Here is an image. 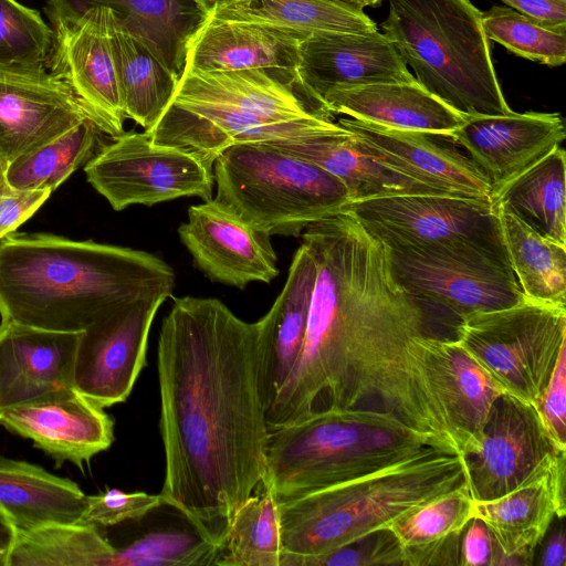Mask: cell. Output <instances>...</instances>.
<instances>
[{
	"label": "cell",
	"instance_id": "cell-1",
	"mask_svg": "<svg viewBox=\"0 0 566 566\" xmlns=\"http://www.w3.org/2000/svg\"><path fill=\"white\" fill-rule=\"evenodd\" d=\"M302 243L316 279L301 353L266 410L269 430L365 410L451 441L429 348L439 336L394 279L387 247L348 212L311 224Z\"/></svg>",
	"mask_w": 566,
	"mask_h": 566
},
{
	"label": "cell",
	"instance_id": "cell-2",
	"mask_svg": "<svg viewBox=\"0 0 566 566\" xmlns=\"http://www.w3.org/2000/svg\"><path fill=\"white\" fill-rule=\"evenodd\" d=\"M157 368L163 504L221 549L234 512L265 472L256 322L213 297H175L160 327Z\"/></svg>",
	"mask_w": 566,
	"mask_h": 566
},
{
	"label": "cell",
	"instance_id": "cell-3",
	"mask_svg": "<svg viewBox=\"0 0 566 566\" xmlns=\"http://www.w3.org/2000/svg\"><path fill=\"white\" fill-rule=\"evenodd\" d=\"M174 287L172 268L146 251L44 233L0 239L1 323L82 332L129 301Z\"/></svg>",
	"mask_w": 566,
	"mask_h": 566
},
{
	"label": "cell",
	"instance_id": "cell-4",
	"mask_svg": "<svg viewBox=\"0 0 566 566\" xmlns=\"http://www.w3.org/2000/svg\"><path fill=\"white\" fill-rule=\"evenodd\" d=\"M462 488H468L463 454L433 448L279 503L283 554L323 555Z\"/></svg>",
	"mask_w": 566,
	"mask_h": 566
},
{
	"label": "cell",
	"instance_id": "cell-5",
	"mask_svg": "<svg viewBox=\"0 0 566 566\" xmlns=\"http://www.w3.org/2000/svg\"><path fill=\"white\" fill-rule=\"evenodd\" d=\"M433 448L457 449L388 413L325 412L269 431L265 472L259 486L282 503Z\"/></svg>",
	"mask_w": 566,
	"mask_h": 566
},
{
	"label": "cell",
	"instance_id": "cell-6",
	"mask_svg": "<svg viewBox=\"0 0 566 566\" xmlns=\"http://www.w3.org/2000/svg\"><path fill=\"white\" fill-rule=\"evenodd\" d=\"M380 27L417 83L464 118L513 113L470 0H388Z\"/></svg>",
	"mask_w": 566,
	"mask_h": 566
},
{
	"label": "cell",
	"instance_id": "cell-7",
	"mask_svg": "<svg viewBox=\"0 0 566 566\" xmlns=\"http://www.w3.org/2000/svg\"><path fill=\"white\" fill-rule=\"evenodd\" d=\"M214 200L268 235L298 237L344 212L346 186L319 166L269 143L237 144L212 165Z\"/></svg>",
	"mask_w": 566,
	"mask_h": 566
},
{
	"label": "cell",
	"instance_id": "cell-8",
	"mask_svg": "<svg viewBox=\"0 0 566 566\" xmlns=\"http://www.w3.org/2000/svg\"><path fill=\"white\" fill-rule=\"evenodd\" d=\"M344 212L391 251L510 263L491 198L399 195L352 201Z\"/></svg>",
	"mask_w": 566,
	"mask_h": 566
},
{
	"label": "cell",
	"instance_id": "cell-9",
	"mask_svg": "<svg viewBox=\"0 0 566 566\" xmlns=\"http://www.w3.org/2000/svg\"><path fill=\"white\" fill-rule=\"evenodd\" d=\"M454 340L503 392L534 403L566 346V307L526 298L465 318Z\"/></svg>",
	"mask_w": 566,
	"mask_h": 566
},
{
	"label": "cell",
	"instance_id": "cell-10",
	"mask_svg": "<svg viewBox=\"0 0 566 566\" xmlns=\"http://www.w3.org/2000/svg\"><path fill=\"white\" fill-rule=\"evenodd\" d=\"M388 251L396 282L433 331V325L444 326L453 339L465 318L526 300L511 264L502 260Z\"/></svg>",
	"mask_w": 566,
	"mask_h": 566
},
{
	"label": "cell",
	"instance_id": "cell-11",
	"mask_svg": "<svg viewBox=\"0 0 566 566\" xmlns=\"http://www.w3.org/2000/svg\"><path fill=\"white\" fill-rule=\"evenodd\" d=\"M84 171L115 211L181 197L212 199V166L190 150L153 143L145 130L112 137Z\"/></svg>",
	"mask_w": 566,
	"mask_h": 566
},
{
	"label": "cell",
	"instance_id": "cell-12",
	"mask_svg": "<svg viewBox=\"0 0 566 566\" xmlns=\"http://www.w3.org/2000/svg\"><path fill=\"white\" fill-rule=\"evenodd\" d=\"M566 454L548 434L533 402L501 392L485 420L478 449L464 457L469 495L490 501L547 472Z\"/></svg>",
	"mask_w": 566,
	"mask_h": 566
},
{
	"label": "cell",
	"instance_id": "cell-13",
	"mask_svg": "<svg viewBox=\"0 0 566 566\" xmlns=\"http://www.w3.org/2000/svg\"><path fill=\"white\" fill-rule=\"evenodd\" d=\"M167 293L129 301L81 332L73 387L102 408L126 401L146 364L148 335Z\"/></svg>",
	"mask_w": 566,
	"mask_h": 566
},
{
	"label": "cell",
	"instance_id": "cell-14",
	"mask_svg": "<svg viewBox=\"0 0 566 566\" xmlns=\"http://www.w3.org/2000/svg\"><path fill=\"white\" fill-rule=\"evenodd\" d=\"M113 10L96 6L75 20L53 25L46 61L96 118L104 134L124 133L126 118L111 43Z\"/></svg>",
	"mask_w": 566,
	"mask_h": 566
},
{
	"label": "cell",
	"instance_id": "cell-15",
	"mask_svg": "<svg viewBox=\"0 0 566 566\" xmlns=\"http://www.w3.org/2000/svg\"><path fill=\"white\" fill-rule=\"evenodd\" d=\"M86 118L98 126L70 86L44 65H0V156L6 166Z\"/></svg>",
	"mask_w": 566,
	"mask_h": 566
},
{
	"label": "cell",
	"instance_id": "cell-16",
	"mask_svg": "<svg viewBox=\"0 0 566 566\" xmlns=\"http://www.w3.org/2000/svg\"><path fill=\"white\" fill-rule=\"evenodd\" d=\"M178 234L211 281L244 289L252 282L270 283L280 273L270 235L214 199L190 206Z\"/></svg>",
	"mask_w": 566,
	"mask_h": 566
},
{
	"label": "cell",
	"instance_id": "cell-17",
	"mask_svg": "<svg viewBox=\"0 0 566 566\" xmlns=\"http://www.w3.org/2000/svg\"><path fill=\"white\" fill-rule=\"evenodd\" d=\"M0 424L30 439L56 468L71 462L82 469L114 441L113 419L74 387L1 409Z\"/></svg>",
	"mask_w": 566,
	"mask_h": 566
},
{
	"label": "cell",
	"instance_id": "cell-18",
	"mask_svg": "<svg viewBox=\"0 0 566 566\" xmlns=\"http://www.w3.org/2000/svg\"><path fill=\"white\" fill-rule=\"evenodd\" d=\"M359 148L385 167L452 196L491 198V189L470 158L434 135L339 118Z\"/></svg>",
	"mask_w": 566,
	"mask_h": 566
},
{
	"label": "cell",
	"instance_id": "cell-19",
	"mask_svg": "<svg viewBox=\"0 0 566 566\" xmlns=\"http://www.w3.org/2000/svg\"><path fill=\"white\" fill-rule=\"evenodd\" d=\"M332 122L312 117L276 123L221 106L171 101L147 133L153 143L190 150L212 166L233 145L295 142Z\"/></svg>",
	"mask_w": 566,
	"mask_h": 566
},
{
	"label": "cell",
	"instance_id": "cell-20",
	"mask_svg": "<svg viewBox=\"0 0 566 566\" xmlns=\"http://www.w3.org/2000/svg\"><path fill=\"white\" fill-rule=\"evenodd\" d=\"M486 179L491 197L560 146L566 137L559 113H511L468 117L451 135Z\"/></svg>",
	"mask_w": 566,
	"mask_h": 566
},
{
	"label": "cell",
	"instance_id": "cell-21",
	"mask_svg": "<svg viewBox=\"0 0 566 566\" xmlns=\"http://www.w3.org/2000/svg\"><path fill=\"white\" fill-rule=\"evenodd\" d=\"M298 75L308 94L323 106L324 95L335 88L417 82L394 43L379 31L306 36L300 44Z\"/></svg>",
	"mask_w": 566,
	"mask_h": 566
},
{
	"label": "cell",
	"instance_id": "cell-22",
	"mask_svg": "<svg viewBox=\"0 0 566 566\" xmlns=\"http://www.w3.org/2000/svg\"><path fill=\"white\" fill-rule=\"evenodd\" d=\"M171 101L221 106L276 123L334 118L308 94L301 78L262 70H185Z\"/></svg>",
	"mask_w": 566,
	"mask_h": 566
},
{
	"label": "cell",
	"instance_id": "cell-23",
	"mask_svg": "<svg viewBox=\"0 0 566 566\" xmlns=\"http://www.w3.org/2000/svg\"><path fill=\"white\" fill-rule=\"evenodd\" d=\"M81 332L0 324V410L73 387Z\"/></svg>",
	"mask_w": 566,
	"mask_h": 566
},
{
	"label": "cell",
	"instance_id": "cell-24",
	"mask_svg": "<svg viewBox=\"0 0 566 566\" xmlns=\"http://www.w3.org/2000/svg\"><path fill=\"white\" fill-rule=\"evenodd\" d=\"M303 39L264 24L210 17L188 45L185 70H262L296 77Z\"/></svg>",
	"mask_w": 566,
	"mask_h": 566
},
{
	"label": "cell",
	"instance_id": "cell-25",
	"mask_svg": "<svg viewBox=\"0 0 566 566\" xmlns=\"http://www.w3.org/2000/svg\"><path fill=\"white\" fill-rule=\"evenodd\" d=\"M315 279V262L302 243L294 253L283 290L256 322L259 379L266 410L301 353Z\"/></svg>",
	"mask_w": 566,
	"mask_h": 566
},
{
	"label": "cell",
	"instance_id": "cell-26",
	"mask_svg": "<svg viewBox=\"0 0 566 566\" xmlns=\"http://www.w3.org/2000/svg\"><path fill=\"white\" fill-rule=\"evenodd\" d=\"M565 461L566 454L547 472L497 499L472 501L471 516L486 525L503 554L533 560L553 521L564 518Z\"/></svg>",
	"mask_w": 566,
	"mask_h": 566
},
{
	"label": "cell",
	"instance_id": "cell-27",
	"mask_svg": "<svg viewBox=\"0 0 566 566\" xmlns=\"http://www.w3.org/2000/svg\"><path fill=\"white\" fill-rule=\"evenodd\" d=\"M96 6L113 9L179 80L189 42L209 18L193 0H48L45 10L54 25Z\"/></svg>",
	"mask_w": 566,
	"mask_h": 566
},
{
	"label": "cell",
	"instance_id": "cell-28",
	"mask_svg": "<svg viewBox=\"0 0 566 566\" xmlns=\"http://www.w3.org/2000/svg\"><path fill=\"white\" fill-rule=\"evenodd\" d=\"M332 114L379 126L434 135H451L465 118L419 83L395 82L335 88L323 97Z\"/></svg>",
	"mask_w": 566,
	"mask_h": 566
},
{
	"label": "cell",
	"instance_id": "cell-29",
	"mask_svg": "<svg viewBox=\"0 0 566 566\" xmlns=\"http://www.w3.org/2000/svg\"><path fill=\"white\" fill-rule=\"evenodd\" d=\"M269 144L311 161L338 178L346 186L352 201L399 195L452 196L377 163L359 148L353 135L337 122L304 139Z\"/></svg>",
	"mask_w": 566,
	"mask_h": 566
},
{
	"label": "cell",
	"instance_id": "cell-30",
	"mask_svg": "<svg viewBox=\"0 0 566 566\" xmlns=\"http://www.w3.org/2000/svg\"><path fill=\"white\" fill-rule=\"evenodd\" d=\"M429 346L453 439L468 455L478 449L491 406L503 391L454 339L431 337Z\"/></svg>",
	"mask_w": 566,
	"mask_h": 566
},
{
	"label": "cell",
	"instance_id": "cell-31",
	"mask_svg": "<svg viewBox=\"0 0 566 566\" xmlns=\"http://www.w3.org/2000/svg\"><path fill=\"white\" fill-rule=\"evenodd\" d=\"M86 494L70 479L0 455V509L18 530L78 523Z\"/></svg>",
	"mask_w": 566,
	"mask_h": 566
},
{
	"label": "cell",
	"instance_id": "cell-32",
	"mask_svg": "<svg viewBox=\"0 0 566 566\" xmlns=\"http://www.w3.org/2000/svg\"><path fill=\"white\" fill-rule=\"evenodd\" d=\"M111 43L125 116L148 132L171 102L179 77L114 10Z\"/></svg>",
	"mask_w": 566,
	"mask_h": 566
},
{
	"label": "cell",
	"instance_id": "cell-33",
	"mask_svg": "<svg viewBox=\"0 0 566 566\" xmlns=\"http://www.w3.org/2000/svg\"><path fill=\"white\" fill-rule=\"evenodd\" d=\"M566 156L560 146L509 181L491 200L539 235L566 245Z\"/></svg>",
	"mask_w": 566,
	"mask_h": 566
},
{
	"label": "cell",
	"instance_id": "cell-34",
	"mask_svg": "<svg viewBox=\"0 0 566 566\" xmlns=\"http://www.w3.org/2000/svg\"><path fill=\"white\" fill-rule=\"evenodd\" d=\"M468 488L453 491L392 522L406 566L461 565V541L472 518Z\"/></svg>",
	"mask_w": 566,
	"mask_h": 566
},
{
	"label": "cell",
	"instance_id": "cell-35",
	"mask_svg": "<svg viewBox=\"0 0 566 566\" xmlns=\"http://www.w3.org/2000/svg\"><path fill=\"white\" fill-rule=\"evenodd\" d=\"M210 17L264 24L301 39L325 32L378 31L363 10L336 0H237L214 9Z\"/></svg>",
	"mask_w": 566,
	"mask_h": 566
},
{
	"label": "cell",
	"instance_id": "cell-36",
	"mask_svg": "<svg viewBox=\"0 0 566 566\" xmlns=\"http://www.w3.org/2000/svg\"><path fill=\"white\" fill-rule=\"evenodd\" d=\"M509 260L526 298L566 307V245L546 239L495 208Z\"/></svg>",
	"mask_w": 566,
	"mask_h": 566
},
{
	"label": "cell",
	"instance_id": "cell-37",
	"mask_svg": "<svg viewBox=\"0 0 566 566\" xmlns=\"http://www.w3.org/2000/svg\"><path fill=\"white\" fill-rule=\"evenodd\" d=\"M114 553L94 524H51L18 530L8 566H111Z\"/></svg>",
	"mask_w": 566,
	"mask_h": 566
},
{
	"label": "cell",
	"instance_id": "cell-38",
	"mask_svg": "<svg viewBox=\"0 0 566 566\" xmlns=\"http://www.w3.org/2000/svg\"><path fill=\"white\" fill-rule=\"evenodd\" d=\"M104 132L84 119L59 137L11 161L6 169L8 186L14 189L54 191L97 153Z\"/></svg>",
	"mask_w": 566,
	"mask_h": 566
},
{
	"label": "cell",
	"instance_id": "cell-39",
	"mask_svg": "<svg viewBox=\"0 0 566 566\" xmlns=\"http://www.w3.org/2000/svg\"><path fill=\"white\" fill-rule=\"evenodd\" d=\"M283 553L279 502L259 486L234 512L218 566H280Z\"/></svg>",
	"mask_w": 566,
	"mask_h": 566
},
{
	"label": "cell",
	"instance_id": "cell-40",
	"mask_svg": "<svg viewBox=\"0 0 566 566\" xmlns=\"http://www.w3.org/2000/svg\"><path fill=\"white\" fill-rule=\"evenodd\" d=\"M220 552L193 527L154 530L115 547L111 566H208Z\"/></svg>",
	"mask_w": 566,
	"mask_h": 566
},
{
	"label": "cell",
	"instance_id": "cell-41",
	"mask_svg": "<svg viewBox=\"0 0 566 566\" xmlns=\"http://www.w3.org/2000/svg\"><path fill=\"white\" fill-rule=\"evenodd\" d=\"M482 27L489 40L515 55L547 66L566 61V30L542 24L510 7L493 6L482 12Z\"/></svg>",
	"mask_w": 566,
	"mask_h": 566
},
{
	"label": "cell",
	"instance_id": "cell-42",
	"mask_svg": "<svg viewBox=\"0 0 566 566\" xmlns=\"http://www.w3.org/2000/svg\"><path fill=\"white\" fill-rule=\"evenodd\" d=\"M53 30L41 14L17 0H0V65H44Z\"/></svg>",
	"mask_w": 566,
	"mask_h": 566
},
{
	"label": "cell",
	"instance_id": "cell-43",
	"mask_svg": "<svg viewBox=\"0 0 566 566\" xmlns=\"http://www.w3.org/2000/svg\"><path fill=\"white\" fill-rule=\"evenodd\" d=\"M406 566L403 548L389 527L373 531L332 552L313 557L282 553L280 566Z\"/></svg>",
	"mask_w": 566,
	"mask_h": 566
},
{
	"label": "cell",
	"instance_id": "cell-44",
	"mask_svg": "<svg viewBox=\"0 0 566 566\" xmlns=\"http://www.w3.org/2000/svg\"><path fill=\"white\" fill-rule=\"evenodd\" d=\"M161 504L160 494L109 489L96 495H86L78 523L107 527L128 520L139 521Z\"/></svg>",
	"mask_w": 566,
	"mask_h": 566
},
{
	"label": "cell",
	"instance_id": "cell-45",
	"mask_svg": "<svg viewBox=\"0 0 566 566\" xmlns=\"http://www.w3.org/2000/svg\"><path fill=\"white\" fill-rule=\"evenodd\" d=\"M534 405L555 444L566 450V346L560 350L547 387Z\"/></svg>",
	"mask_w": 566,
	"mask_h": 566
},
{
	"label": "cell",
	"instance_id": "cell-46",
	"mask_svg": "<svg viewBox=\"0 0 566 566\" xmlns=\"http://www.w3.org/2000/svg\"><path fill=\"white\" fill-rule=\"evenodd\" d=\"M51 190L14 189L0 195V239L14 232L48 200Z\"/></svg>",
	"mask_w": 566,
	"mask_h": 566
},
{
	"label": "cell",
	"instance_id": "cell-47",
	"mask_svg": "<svg viewBox=\"0 0 566 566\" xmlns=\"http://www.w3.org/2000/svg\"><path fill=\"white\" fill-rule=\"evenodd\" d=\"M494 539L486 525L472 517L464 527L461 541V565L491 566Z\"/></svg>",
	"mask_w": 566,
	"mask_h": 566
},
{
	"label": "cell",
	"instance_id": "cell-48",
	"mask_svg": "<svg viewBox=\"0 0 566 566\" xmlns=\"http://www.w3.org/2000/svg\"><path fill=\"white\" fill-rule=\"evenodd\" d=\"M510 8L547 27L566 30V0H502Z\"/></svg>",
	"mask_w": 566,
	"mask_h": 566
},
{
	"label": "cell",
	"instance_id": "cell-49",
	"mask_svg": "<svg viewBox=\"0 0 566 566\" xmlns=\"http://www.w3.org/2000/svg\"><path fill=\"white\" fill-rule=\"evenodd\" d=\"M548 535L538 564L541 566H564L566 559V536L563 518L558 520Z\"/></svg>",
	"mask_w": 566,
	"mask_h": 566
},
{
	"label": "cell",
	"instance_id": "cell-50",
	"mask_svg": "<svg viewBox=\"0 0 566 566\" xmlns=\"http://www.w3.org/2000/svg\"><path fill=\"white\" fill-rule=\"evenodd\" d=\"M18 528L9 515L0 509V566H8V560L15 543Z\"/></svg>",
	"mask_w": 566,
	"mask_h": 566
},
{
	"label": "cell",
	"instance_id": "cell-51",
	"mask_svg": "<svg viewBox=\"0 0 566 566\" xmlns=\"http://www.w3.org/2000/svg\"><path fill=\"white\" fill-rule=\"evenodd\" d=\"M208 15H210L214 9L230 4L237 0H193Z\"/></svg>",
	"mask_w": 566,
	"mask_h": 566
},
{
	"label": "cell",
	"instance_id": "cell-52",
	"mask_svg": "<svg viewBox=\"0 0 566 566\" xmlns=\"http://www.w3.org/2000/svg\"><path fill=\"white\" fill-rule=\"evenodd\" d=\"M336 1L343 2L353 8H356L358 10H363L366 7L376 8L382 2V0H336Z\"/></svg>",
	"mask_w": 566,
	"mask_h": 566
},
{
	"label": "cell",
	"instance_id": "cell-53",
	"mask_svg": "<svg viewBox=\"0 0 566 566\" xmlns=\"http://www.w3.org/2000/svg\"><path fill=\"white\" fill-rule=\"evenodd\" d=\"M6 169L7 166L0 156V195L9 187L6 179Z\"/></svg>",
	"mask_w": 566,
	"mask_h": 566
}]
</instances>
